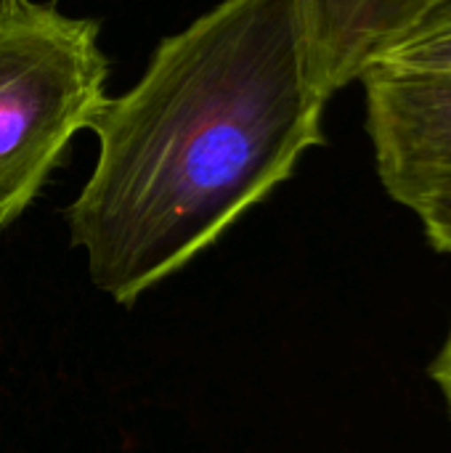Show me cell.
Listing matches in <instances>:
<instances>
[{
	"instance_id": "7",
	"label": "cell",
	"mask_w": 451,
	"mask_h": 453,
	"mask_svg": "<svg viewBox=\"0 0 451 453\" xmlns=\"http://www.w3.org/2000/svg\"><path fill=\"white\" fill-rule=\"evenodd\" d=\"M431 377H433V382L441 388V393H444V398H447V406H449L451 414V329L447 342H444V348H441V353H439L436 361L431 364Z\"/></svg>"
},
{
	"instance_id": "4",
	"label": "cell",
	"mask_w": 451,
	"mask_h": 453,
	"mask_svg": "<svg viewBox=\"0 0 451 453\" xmlns=\"http://www.w3.org/2000/svg\"><path fill=\"white\" fill-rule=\"evenodd\" d=\"M314 88L330 101L359 82L391 40L433 0H295Z\"/></svg>"
},
{
	"instance_id": "1",
	"label": "cell",
	"mask_w": 451,
	"mask_h": 453,
	"mask_svg": "<svg viewBox=\"0 0 451 453\" xmlns=\"http://www.w3.org/2000/svg\"><path fill=\"white\" fill-rule=\"evenodd\" d=\"M324 106L295 0H226L165 37L93 119L98 162L66 210L96 289L133 305L218 242L324 143Z\"/></svg>"
},
{
	"instance_id": "2",
	"label": "cell",
	"mask_w": 451,
	"mask_h": 453,
	"mask_svg": "<svg viewBox=\"0 0 451 453\" xmlns=\"http://www.w3.org/2000/svg\"><path fill=\"white\" fill-rule=\"evenodd\" d=\"M98 24L21 3L0 16V231L40 194L104 109Z\"/></svg>"
},
{
	"instance_id": "8",
	"label": "cell",
	"mask_w": 451,
	"mask_h": 453,
	"mask_svg": "<svg viewBox=\"0 0 451 453\" xmlns=\"http://www.w3.org/2000/svg\"><path fill=\"white\" fill-rule=\"evenodd\" d=\"M24 0H0V16H5V13H11L13 8H19Z\"/></svg>"
},
{
	"instance_id": "5",
	"label": "cell",
	"mask_w": 451,
	"mask_h": 453,
	"mask_svg": "<svg viewBox=\"0 0 451 453\" xmlns=\"http://www.w3.org/2000/svg\"><path fill=\"white\" fill-rule=\"evenodd\" d=\"M369 69L451 80V0L425 5Z\"/></svg>"
},
{
	"instance_id": "3",
	"label": "cell",
	"mask_w": 451,
	"mask_h": 453,
	"mask_svg": "<svg viewBox=\"0 0 451 453\" xmlns=\"http://www.w3.org/2000/svg\"><path fill=\"white\" fill-rule=\"evenodd\" d=\"M367 133L388 196L409 204L451 183V80L369 69Z\"/></svg>"
},
{
	"instance_id": "6",
	"label": "cell",
	"mask_w": 451,
	"mask_h": 453,
	"mask_svg": "<svg viewBox=\"0 0 451 453\" xmlns=\"http://www.w3.org/2000/svg\"><path fill=\"white\" fill-rule=\"evenodd\" d=\"M425 228V236L436 252L451 255V183L420 194L407 204Z\"/></svg>"
}]
</instances>
